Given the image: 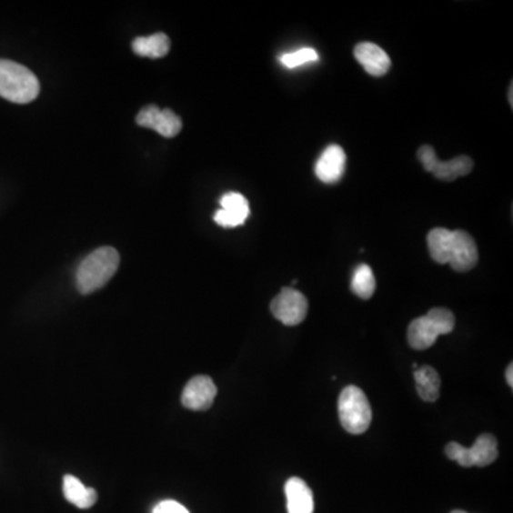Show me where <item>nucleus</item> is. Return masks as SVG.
<instances>
[{"mask_svg":"<svg viewBox=\"0 0 513 513\" xmlns=\"http://www.w3.org/2000/svg\"><path fill=\"white\" fill-rule=\"evenodd\" d=\"M120 256L113 247H100L86 256L76 271L80 294H92L112 280L119 268Z\"/></svg>","mask_w":513,"mask_h":513,"instance_id":"f257e3e1","label":"nucleus"},{"mask_svg":"<svg viewBox=\"0 0 513 513\" xmlns=\"http://www.w3.org/2000/svg\"><path fill=\"white\" fill-rule=\"evenodd\" d=\"M40 85L35 73L12 60L0 59V97L17 105L34 102Z\"/></svg>","mask_w":513,"mask_h":513,"instance_id":"f03ea898","label":"nucleus"},{"mask_svg":"<svg viewBox=\"0 0 513 513\" xmlns=\"http://www.w3.org/2000/svg\"><path fill=\"white\" fill-rule=\"evenodd\" d=\"M455 317L447 308H432L425 316L414 319L408 327V344L411 348H431L437 342L438 337L447 336L454 331Z\"/></svg>","mask_w":513,"mask_h":513,"instance_id":"7ed1b4c3","label":"nucleus"},{"mask_svg":"<svg viewBox=\"0 0 513 513\" xmlns=\"http://www.w3.org/2000/svg\"><path fill=\"white\" fill-rule=\"evenodd\" d=\"M339 421L348 434L361 435L372 421V409L366 392L356 385L342 389L338 399Z\"/></svg>","mask_w":513,"mask_h":513,"instance_id":"20e7f679","label":"nucleus"},{"mask_svg":"<svg viewBox=\"0 0 513 513\" xmlns=\"http://www.w3.org/2000/svg\"><path fill=\"white\" fill-rule=\"evenodd\" d=\"M417 155H418L419 162L422 163L425 170L432 173L438 180L454 181L458 177L469 175L474 168V162L468 156H459V157L452 158L449 162H441L437 157L434 148L428 145L422 146Z\"/></svg>","mask_w":513,"mask_h":513,"instance_id":"39448f33","label":"nucleus"},{"mask_svg":"<svg viewBox=\"0 0 513 513\" xmlns=\"http://www.w3.org/2000/svg\"><path fill=\"white\" fill-rule=\"evenodd\" d=\"M271 313L284 326L294 327L303 323L308 313V299L296 288L286 287L271 301Z\"/></svg>","mask_w":513,"mask_h":513,"instance_id":"423d86ee","label":"nucleus"},{"mask_svg":"<svg viewBox=\"0 0 513 513\" xmlns=\"http://www.w3.org/2000/svg\"><path fill=\"white\" fill-rule=\"evenodd\" d=\"M479 254L472 236L464 230L452 231L448 264L458 273H467L477 266Z\"/></svg>","mask_w":513,"mask_h":513,"instance_id":"0eeeda50","label":"nucleus"},{"mask_svg":"<svg viewBox=\"0 0 513 513\" xmlns=\"http://www.w3.org/2000/svg\"><path fill=\"white\" fill-rule=\"evenodd\" d=\"M136 122L142 127L152 128L163 137H176L181 132L183 123L173 110L160 109L157 106H147L140 110Z\"/></svg>","mask_w":513,"mask_h":513,"instance_id":"6e6552de","label":"nucleus"},{"mask_svg":"<svg viewBox=\"0 0 513 513\" xmlns=\"http://www.w3.org/2000/svg\"><path fill=\"white\" fill-rule=\"evenodd\" d=\"M217 395V387L207 376H197L191 378L183 389L181 404L191 411H206L211 408Z\"/></svg>","mask_w":513,"mask_h":513,"instance_id":"1a4fd4ad","label":"nucleus"},{"mask_svg":"<svg viewBox=\"0 0 513 513\" xmlns=\"http://www.w3.org/2000/svg\"><path fill=\"white\" fill-rule=\"evenodd\" d=\"M221 208L214 214V221L221 227H238L250 216L247 198L240 193H227L220 200Z\"/></svg>","mask_w":513,"mask_h":513,"instance_id":"9d476101","label":"nucleus"},{"mask_svg":"<svg viewBox=\"0 0 513 513\" xmlns=\"http://www.w3.org/2000/svg\"><path fill=\"white\" fill-rule=\"evenodd\" d=\"M346 165L347 156L342 147L337 145L328 146L317 162V177L327 185L338 183L346 173Z\"/></svg>","mask_w":513,"mask_h":513,"instance_id":"9b49d317","label":"nucleus"},{"mask_svg":"<svg viewBox=\"0 0 513 513\" xmlns=\"http://www.w3.org/2000/svg\"><path fill=\"white\" fill-rule=\"evenodd\" d=\"M354 56L366 72L374 77H382L391 67V59L384 49L371 42H362L354 49Z\"/></svg>","mask_w":513,"mask_h":513,"instance_id":"f8f14e48","label":"nucleus"},{"mask_svg":"<svg viewBox=\"0 0 513 513\" xmlns=\"http://www.w3.org/2000/svg\"><path fill=\"white\" fill-rule=\"evenodd\" d=\"M288 513H314V495L301 478H291L286 484Z\"/></svg>","mask_w":513,"mask_h":513,"instance_id":"ddd939ff","label":"nucleus"},{"mask_svg":"<svg viewBox=\"0 0 513 513\" xmlns=\"http://www.w3.org/2000/svg\"><path fill=\"white\" fill-rule=\"evenodd\" d=\"M63 494L67 502L79 508V509H89L97 502V492L93 488L85 485L73 475H66L63 479Z\"/></svg>","mask_w":513,"mask_h":513,"instance_id":"4468645a","label":"nucleus"},{"mask_svg":"<svg viewBox=\"0 0 513 513\" xmlns=\"http://www.w3.org/2000/svg\"><path fill=\"white\" fill-rule=\"evenodd\" d=\"M415 385L422 401L435 402L441 392V377L429 366L418 367L414 372Z\"/></svg>","mask_w":513,"mask_h":513,"instance_id":"2eb2a0df","label":"nucleus"},{"mask_svg":"<svg viewBox=\"0 0 513 513\" xmlns=\"http://www.w3.org/2000/svg\"><path fill=\"white\" fill-rule=\"evenodd\" d=\"M472 467L485 468L498 459V441L494 435L484 434L478 438L472 447L468 448Z\"/></svg>","mask_w":513,"mask_h":513,"instance_id":"dca6fc26","label":"nucleus"},{"mask_svg":"<svg viewBox=\"0 0 513 513\" xmlns=\"http://www.w3.org/2000/svg\"><path fill=\"white\" fill-rule=\"evenodd\" d=\"M133 52L137 56L160 59L170 50V39L166 34H156L147 37H137L132 45Z\"/></svg>","mask_w":513,"mask_h":513,"instance_id":"f3484780","label":"nucleus"},{"mask_svg":"<svg viewBox=\"0 0 513 513\" xmlns=\"http://www.w3.org/2000/svg\"><path fill=\"white\" fill-rule=\"evenodd\" d=\"M451 238L452 231L447 228H434L429 231L427 237L428 250L435 263L448 264Z\"/></svg>","mask_w":513,"mask_h":513,"instance_id":"a211bd4d","label":"nucleus"},{"mask_svg":"<svg viewBox=\"0 0 513 513\" xmlns=\"http://www.w3.org/2000/svg\"><path fill=\"white\" fill-rule=\"evenodd\" d=\"M377 281L374 271L367 264H359L351 281L352 293L362 299H369L376 293Z\"/></svg>","mask_w":513,"mask_h":513,"instance_id":"6ab92c4d","label":"nucleus"},{"mask_svg":"<svg viewBox=\"0 0 513 513\" xmlns=\"http://www.w3.org/2000/svg\"><path fill=\"white\" fill-rule=\"evenodd\" d=\"M280 60L284 66L294 69V67L301 66L306 63L316 62V60H318V55L314 49H299L297 52L286 53Z\"/></svg>","mask_w":513,"mask_h":513,"instance_id":"aec40b11","label":"nucleus"},{"mask_svg":"<svg viewBox=\"0 0 513 513\" xmlns=\"http://www.w3.org/2000/svg\"><path fill=\"white\" fill-rule=\"evenodd\" d=\"M445 454L452 461H457L458 464L464 468L472 467V462H470L469 451L468 448L462 447L461 444L458 442H449L445 448Z\"/></svg>","mask_w":513,"mask_h":513,"instance_id":"412c9836","label":"nucleus"},{"mask_svg":"<svg viewBox=\"0 0 513 513\" xmlns=\"http://www.w3.org/2000/svg\"><path fill=\"white\" fill-rule=\"evenodd\" d=\"M153 513H190L187 508L178 504L176 500H163L153 509Z\"/></svg>","mask_w":513,"mask_h":513,"instance_id":"4be33fe9","label":"nucleus"},{"mask_svg":"<svg viewBox=\"0 0 513 513\" xmlns=\"http://www.w3.org/2000/svg\"><path fill=\"white\" fill-rule=\"evenodd\" d=\"M507 381L510 388H513V364H509L507 368Z\"/></svg>","mask_w":513,"mask_h":513,"instance_id":"5701e85b","label":"nucleus"},{"mask_svg":"<svg viewBox=\"0 0 513 513\" xmlns=\"http://www.w3.org/2000/svg\"><path fill=\"white\" fill-rule=\"evenodd\" d=\"M512 92H513V85H512V83H510V85H509V103H510V106L513 105Z\"/></svg>","mask_w":513,"mask_h":513,"instance_id":"b1692460","label":"nucleus"},{"mask_svg":"<svg viewBox=\"0 0 513 513\" xmlns=\"http://www.w3.org/2000/svg\"><path fill=\"white\" fill-rule=\"evenodd\" d=\"M451 513H468V512H465V510L457 509V510H452Z\"/></svg>","mask_w":513,"mask_h":513,"instance_id":"393cba45","label":"nucleus"},{"mask_svg":"<svg viewBox=\"0 0 513 513\" xmlns=\"http://www.w3.org/2000/svg\"><path fill=\"white\" fill-rule=\"evenodd\" d=\"M412 368L418 369V364H412Z\"/></svg>","mask_w":513,"mask_h":513,"instance_id":"a878e982","label":"nucleus"}]
</instances>
